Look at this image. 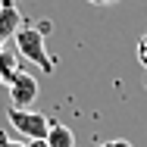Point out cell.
Instances as JSON below:
<instances>
[{
    "mask_svg": "<svg viewBox=\"0 0 147 147\" xmlns=\"http://www.w3.org/2000/svg\"><path fill=\"white\" fill-rule=\"evenodd\" d=\"M9 122L28 141H47V131L53 125L50 119L44 116V113H38V110H16V107H9Z\"/></svg>",
    "mask_w": 147,
    "mask_h": 147,
    "instance_id": "7a4b0ae2",
    "label": "cell"
},
{
    "mask_svg": "<svg viewBox=\"0 0 147 147\" xmlns=\"http://www.w3.org/2000/svg\"><path fill=\"white\" fill-rule=\"evenodd\" d=\"M25 22H22V13H19V6L13 3V0H3L0 3V50L16 38V31L22 28Z\"/></svg>",
    "mask_w": 147,
    "mask_h": 147,
    "instance_id": "277c9868",
    "label": "cell"
},
{
    "mask_svg": "<svg viewBox=\"0 0 147 147\" xmlns=\"http://www.w3.org/2000/svg\"><path fill=\"white\" fill-rule=\"evenodd\" d=\"M44 34H47V22H41V25H31V22H25L22 28L16 31V53H19V59H28V63H34L41 72H53L57 69V63H53V57L47 53V47H44Z\"/></svg>",
    "mask_w": 147,
    "mask_h": 147,
    "instance_id": "6da1fadb",
    "label": "cell"
},
{
    "mask_svg": "<svg viewBox=\"0 0 147 147\" xmlns=\"http://www.w3.org/2000/svg\"><path fill=\"white\" fill-rule=\"evenodd\" d=\"M47 147H75V135L69 125L63 122H53L50 131H47Z\"/></svg>",
    "mask_w": 147,
    "mask_h": 147,
    "instance_id": "8992f818",
    "label": "cell"
},
{
    "mask_svg": "<svg viewBox=\"0 0 147 147\" xmlns=\"http://www.w3.org/2000/svg\"><path fill=\"white\" fill-rule=\"evenodd\" d=\"M88 3H94V6H113V3H119V0H88Z\"/></svg>",
    "mask_w": 147,
    "mask_h": 147,
    "instance_id": "30bf717a",
    "label": "cell"
},
{
    "mask_svg": "<svg viewBox=\"0 0 147 147\" xmlns=\"http://www.w3.org/2000/svg\"><path fill=\"white\" fill-rule=\"evenodd\" d=\"M97 147H131V141H122V138L119 141H100Z\"/></svg>",
    "mask_w": 147,
    "mask_h": 147,
    "instance_id": "ba28073f",
    "label": "cell"
},
{
    "mask_svg": "<svg viewBox=\"0 0 147 147\" xmlns=\"http://www.w3.org/2000/svg\"><path fill=\"white\" fill-rule=\"evenodd\" d=\"M0 138H3V131H0Z\"/></svg>",
    "mask_w": 147,
    "mask_h": 147,
    "instance_id": "7c38bea8",
    "label": "cell"
},
{
    "mask_svg": "<svg viewBox=\"0 0 147 147\" xmlns=\"http://www.w3.org/2000/svg\"><path fill=\"white\" fill-rule=\"evenodd\" d=\"M28 147H47V141H31Z\"/></svg>",
    "mask_w": 147,
    "mask_h": 147,
    "instance_id": "8fae6325",
    "label": "cell"
},
{
    "mask_svg": "<svg viewBox=\"0 0 147 147\" xmlns=\"http://www.w3.org/2000/svg\"><path fill=\"white\" fill-rule=\"evenodd\" d=\"M6 88H9V103L16 110H31V103L38 100V78L28 72H19Z\"/></svg>",
    "mask_w": 147,
    "mask_h": 147,
    "instance_id": "3957f363",
    "label": "cell"
},
{
    "mask_svg": "<svg viewBox=\"0 0 147 147\" xmlns=\"http://www.w3.org/2000/svg\"><path fill=\"white\" fill-rule=\"evenodd\" d=\"M138 63L147 69V34H141V41H138Z\"/></svg>",
    "mask_w": 147,
    "mask_h": 147,
    "instance_id": "52a82bcc",
    "label": "cell"
},
{
    "mask_svg": "<svg viewBox=\"0 0 147 147\" xmlns=\"http://www.w3.org/2000/svg\"><path fill=\"white\" fill-rule=\"evenodd\" d=\"M19 72H22V69H19V53L9 50V47H3V50H0V82L9 85Z\"/></svg>",
    "mask_w": 147,
    "mask_h": 147,
    "instance_id": "5b68a950",
    "label": "cell"
},
{
    "mask_svg": "<svg viewBox=\"0 0 147 147\" xmlns=\"http://www.w3.org/2000/svg\"><path fill=\"white\" fill-rule=\"evenodd\" d=\"M0 147H28V144H22V141H9V138L3 135V138H0Z\"/></svg>",
    "mask_w": 147,
    "mask_h": 147,
    "instance_id": "9c48e42d",
    "label": "cell"
}]
</instances>
